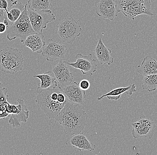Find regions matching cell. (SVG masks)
<instances>
[{
	"label": "cell",
	"mask_w": 157,
	"mask_h": 155,
	"mask_svg": "<svg viewBox=\"0 0 157 155\" xmlns=\"http://www.w3.org/2000/svg\"><path fill=\"white\" fill-rule=\"evenodd\" d=\"M81 105L68 101L55 118L62 126L64 132L72 135L83 133L88 124V116Z\"/></svg>",
	"instance_id": "obj_1"
},
{
	"label": "cell",
	"mask_w": 157,
	"mask_h": 155,
	"mask_svg": "<svg viewBox=\"0 0 157 155\" xmlns=\"http://www.w3.org/2000/svg\"><path fill=\"white\" fill-rule=\"evenodd\" d=\"M68 101L66 96L59 87L40 92L35 100L49 119H55Z\"/></svg>",
	"instance_id": "obj_2"
},
{
	"label": "cell",
	"mask_w": 157,
	"mask_h": 155,
	"mask_svg": "<svg viewBox=\"0 0 157 155\" xmlns=\"http://www.w3.org/2000/svg\"><path fill=\"white\" fill-rule=\"evenodd\" d=\"M115 3L118 13H122L132 20L141 14L154 15L151 10V0H116Z\"/></svg>",
	"instance_id": "obj_3"
},
{
	"label": "cell",
	"mask_w": 157,
	"mask_h": 155,
	"mask_svg": "<svg viewBox=\"0 0 157 155\" xmlns=\"http://www.w3.org/2000/svg\"><path fill=\"white\" fill-rule=\"evenodd\" d=\"M23 55L16 48L6 47L0 51V67L4 72L13 74L23 68Z\"/></svg>",
	"instance_id": "obj_4"
},
{
	"label": "cell",
	"mask_w": 157,
	"mask_h": 155,
	"mask_svg": "<svg viewBox=\"0 0 157 155\" xmlns=\"http://www.w3.org/2000/svg\"><path fill=\"white\" fill-rule=\"evenodd\" d=\"M27 6L26 4L24 10L18 19L11 22L8 28L6 37L9 41L18 38L22 43L28 36L36 33L30 23Z\"/></svg>",
	"instance_id": "obj_5"
},
{
	"label": "cell",
	"mask_w": 157,
	"mask_h": 155,
	"mask_svg": "<svg viewBox=\"0 0 157 155\" xmlns=\"http://www.w3.org/2000/svg\"><path fill=\"white\" fill-rule=\"evenodd\" d=\"M80 25L73 17H66L58 26L57 33L60 40L64 43L72 45L76 38L81 35Z\"/></svg>",
	"instance_id": "obj_6"
},
{
	"label": "cell",
	"mask_w": 157,
	"mask_h": 155,
	"mask_svg": "<svg viewBox=\"0 0 157 155\" xmlns=\"http://www.w3.org/2000/svg\"><path fill=\"white\" fill-rule=\"evenodd\" d=\"M29 20L32 27L36 33H43L47 28V24L56 20V17L52 10H28Z\"/></svg>",
	"instance_id": "obj_7"
},
{
	"label": "cell",
	"mask_w": 157,
	"mask_h": 155,
	"mask_svg": "<svg viewBox=\"0 0 157 155\" xmlns=\"http://www.w3.org/2000/svg\"><path fill=\"white\" fill-rule=\"evenodd\" d=\"M76 61L71 63L69 60L63 61L64 62L74 68L79 69L84 75L91 76L97 69L96 60L93 58V55L89 54L88 56H83L82 54H77L75 56Z\"/></svg>",
	"instance_id": "obj_8"
},
{
	"label": "cell",
	"mask_w": 157,
	"mask_h": 155,
	"mask_svg": "<svg viewBox=\"0 0 157 155\" xmlns=\"http://www.w3.org/2000/svg\"><path fill=\"white\" fill-rule=\"evenodd\" d=\"M132 135L134 139L147 138L151 139L155 133L156 127L155 123L144 115H142L139 120L132 123Z\"/></svg>",
	"instance_id": "obj_9"
},
{
	"label": "cell",
	"mask_w": 157,
	"mask_h": 155,
	"mask_svg": "<svg viewBox=\"0 0 157 155\" xmlns=\"http://www.w3.org/2000/svg\"><path fill=\"white\" fill-rule=\"evenodd\" d=\"M67 50V47L65 45L52 39H48L42 54L47 61L54 62L64 58Z\"/></svg>",
	"instance_id": "obj_10"
},
{
	"label": "cell",
	"mask_w": 157,
	"mask_h": 155,
	"mask_svg": "<svg viewBox=\"0 0 157 155\" xmlns=\"http://www.w3.org/2000/svg\"><path fill=\"white\" fill-rule=\"evenodd\" d=\"M53 72L58 83V87L62 89L73 82V76L70 71L69 65L61 60L53 68Z\"/></svg>",
	"instance_id": "obj_11"
},
{
	"label": "cell",
	"mask_w": 157,
	"mask_h": 155,
	"mask_svg": "<svg viewBox=\"0 0 157 155\" xmlns=\"http://www.w3.org/2000/svg\"><path fill=\"white\" fill-rule=\"evenodd\" d=\"M95 12L100 17L110 20L114 19L118 14L114 0H100Z\"/></svg>",
	"instance_id": "obj_12"
},
{
	"label": "cell",
	"mask_w": 157,
	"mask_h": 155,
	"mask_svg": "<svg viewBox=\"0 0 157 155\" xmlns=\"http://www.w3.org/2000/svg\"><path fill=\"white\" fill-rule=\"evenodd\" d=\"M69 101L83 105L86 99L85 91L81 90L76 82L71 83L61 89Z\"/></svg>",
	"instance_id": "obj_13"
},
{
	"label": "cell",
	"mask_w": 157,
	"mask_h": 155,
	"mask_svg": "<svg viewBox=\"0 0 157 155\" xmlns=\"http://www.w3.org/2000/svg\"><path fill=\"white\" fill-rule=\"evenodd\" d=\"M66 144L77 148L80 152H91L96 148V145L90 142L83 133L71 135L67 140Z\"/></svg>",
	"instance_id": "obj_14"
},
{
	"label": "cell",
	"mask_w": 157,
	"mask_h": 155,
	"mask_svg": "<svg viewBox=\"0 0 157 155\" xmlns=\"http://www.w3.org/2000/svg\"><path fill=\"white\" fill-rule=\"evenodd\" d=\"M17 102H19L20 103V109L17 113L9 115L8 122L13 127L18 128L21 126L22 122H27L29 118V112L22 99H18L17 100Z\"/></svg>",
	"instance_id": "obj_15"
},
{
	"label": "cell",
	"mask_w": 157,
	"mask_h": 155,
	"mask_svg": "<svg viewBox=\"0 0 157 155\" xmlns=\"http://www.w3.org/2000/svg\"><path fill=\"white\" fill-rule=\"evenodd\" d=\"M34 77L38 78L41 83L37 85V91L38 93L50 89L58 87V83L52 71H48L44 74L34 76Z\"/></svg>",
	"instance_id": "obj_16"
},
{
	"label": "cell",
	"mask_w": 157,
	"mask_h": 155,
	"mask_svg": "<svg viewBox=\"0 0 157 155\" xmlns=\"http://www.w3.org/2000/svg\"><path fill=\"white\" fill-rule=\"evenodd\" d=\"M94 53L101 64L111 65L113 63L111 50L104 45L101 38L98 40V44L94 49Z\"/></svg>",
	"instance_id": "obj_17"
},
{
	"label": "cell",
	"mask_w": 157,
	"mask_h": 155,
	"mask_svg": "<svg viewBox=\"0 0 157 155\" xmlns=\"http://www.w3.org/2000/svg\"><path fill=\"white\" fill-rule=\"evenodd\" d=\"M22 43L32 52H37L38 53H42L46 44L43 33H35L29 35Z\"/></svg>",
	"instance_id": "obj_18"
},
{
	"label": "cell",
	"mask_w": 157,
	"mask_h": 155,
	"mask_svg": "<svg viewBox=\"0 0 157 155\" xmlns=\"http://www.w3.org/2000/svg\"><path fill=\"white\" fill-rule=\"evenodd\" d=\"M136 91V85L135 84H132L127 87H119L113 89L109 93L98 97L97 99L98 101H101L105 97H107L109 99L117 101L120 99L123 94H126L131 96Z\"/></svg>",
	"instance_id": "obj_19"
},
{
	"label": "cell",
	"mask_w": 157,
	"mask_h": 155,
	"mask_svg": "<svg viewBox=\"0 0 157 155\" xmlns=\"http://www.w3.org/2000/svg\"><path fill=\"white\" fill-rule=\"evenodd\" d=\"M137 72L143 76L157 74V60L147 56L144 58L141 65L137 66Z\"/></svg>",
	"instance_id": "obj_20"
},
{
	"label": "cell",
	"mask_w": 157,
	"mask_h": 155,
	"mask_svg": "<svg viewBox=\"0 0 157 155\" xmlns=\"http://www.w3.org/2000/svg\"><path fill=\"white\" fill-rule=\"evenodd\" d=\"M25 6V5L21 2H18L17 1H13L6 12L8 19L11 23L15 22L18 19L24 10Z\"/></svg>",
	"instance_id": "obj_21"
},
{
	"label": "cell",
	"mask_w": 157,
	"mask_h": 155,
	"mask_svg": "<svg viewBox=\"0 0 157 155\" xmlns=\"http://www.w3.org/2000/svg\"><path fill=\"white\" fill-rule=\"evenodd\" d=\"M7 93V88L2 87V83L0 82V120L9 116V114L6 110L7 106L9 104L7 100L9 98Z\"/></svg>",
	"instance_id": "obj_22"
},
{
	"label": "cell",
	"mask_w": 157,
	"mask_h": 155,
	"mask_svg": "<svg viewBox=\"0 0 157 155\" xmlns=\"http://www.w3.org/2000/svg\"><path fill=\"white\" fill-rule=\"evenodd\" d=\"M142 89L149 92L155 91L157 88V74L145 76L143 78Z\"/></svg>",
	"instance_id": "obj_23"
},
{
	"label": "cell",
	"mask_w": 157,
	"mask_h": 155,
	"mask_svg": "<svg viewBox=\"0 0 157 155\" xmlns=\"http://www.w3.org/2000/svg\"><path fill=\"white\" fill-rule=\"evenodd\" d=\"M29 9L34 10H49L52 6L50 0H29Z\"/></svg>",
	"instance_id": "obj_24"
},
{
	"label": "cell",
	"mask_w": 157,
	"mask_h": 155,
	"mask_svg": "<svg viewBox=\"0 0 157 155\" xmlns=\"http://www.w3.org/2000/svg\"><path fill=\"white\" fill-rule=\"evenodd\" d=\"M78 85H79L80 89L83 91H87L90 87V82L89 80H86V79H83V80H81Z\"/></svg>",
	"instance_id": "obj_25"
},
{
	"label": "cell",
	"mask_w": 157,
	"mask_h": 155,
	"mask_svg": "<svg viewBox=\"0 0 157 155\" xmlns=\"http://www.w3.org/2000/svg\"><path fill=\"white\" fill-rule=\"evenodd\" d=\"M10 0H0V9L5 10L6 12L7 11L8 9L11 4H9Z\"/></svg>",
	"instance_id": "obj_26"
},
{
	"label": "cell",
	"mask_w": 157,
	"mask_h": 155,
	"mask_svg": "<svg viewBox=\"0 0 157 155\" xmlns=\"http://www.w3.org/2000/svg\"><path fill=\"white\" fill-rule=\"evenodd\" d=\"M6 20H8L6 12L5 10L0 9V22H4Z\"/></svg>",
	"instance_id": "obj_27"
},
{
	"label": "cell",
	"mask_w": 157,
	"mask_h": 155,
	"mask_svg": "<svg viewBox=\"0 0 157 155\" xmlns=\"http://www.w3.org/2000/svg\"><path fill=\"white\" fill-rule=\"evenodd\" d=\"M8 27L4 22H0V34H2L7 30Z\"/></svg>",
	"instance_id": "obj_28"
},
{
	"label": "cell",
	"mask_w": 157,
	"mask_h": 155,
	"mask_svg": "<svg viewBox=\"0 0 157 155\" xmlns=\"http://www.w3.org/2000/svg\"></svg>",
	"instance_id": "obj_29"
}]
</instances>
